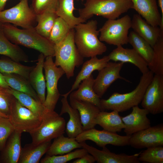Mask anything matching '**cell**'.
<instances>
[{"label":"cell","mask_w":163,"mask_h":163,"mask_svg":"<svg viewBox=\"0 0 163 163\" xmlns=\"http://www.w3.org/2000/svg\"><path fill=\"white\" fill-rule=\"evenodd\" d=\"M53 57H45L43 69L45 73L47 95L43 105L48 110H54L60 94L58 88V82L60 78L65 74L60 67L56 65Z\"/></svg>","instance_id":"cell-10"},{"label":"cell","mask_w":163,"mask_h":163,"mask_svg":"<svg viewBox=\"0 0 163 163\" xmlns=\"http://www.w3.org/2000/svg\"><path fill=\"white\" fill-rule=\"evenodd\" d=\"M87 153L86 149L82 148L59 156L46 155L40 162L41 163H66L72 160L80 158Z\"/></svg>","instance_id":"cell-38"},{"label":"cell","mask_w":163,"mask_h":163,"mask_svg":"<svg viewBox=\"0 0 163 163\" xmlns=\"http://www.w3.org/2000/svg\"><path fill=\"white\" fill-rule=\"evenodd\" d=\"M78 9L79 17L86 21L94 15L107 19H116L133 8L131 0H86Z\"/></svg>","instance_id":"cell-4"},{"label":"cell","mask_w":163,"mask_h":163,"mask_svg":"<svg viewBox=\"0 0 163 163\" xmlns=\"http://www.w3.org/2000/svg\"><path fill=\"white\" fill-rule=\"evenodd\" d=\"M132 108V111L129 114L122 117L124 125V131L128 136H131L151 126L150 120L147 117L149 113L147 110L140 108L138 105Z\"/></svg>","instance_id":"cell-16"},{"label":"cell","mask_w":163,"mask_h":163,"mask_svg":"<svg viewBox=\"0 0 163 163\" xmlns=\"http://www.w3.org/2000/svg\"><path fill=\"white\" fill-rule=\"evenodd\" d=\"M2 26L5 35L13 43L36 50L45 57L54 56V45L37 33L35 27L20 29L8 23H2Z\"/></svg>","instance_id":"cell-1"},{"label":"cell","mask_w":163,"mask_h":163,"mask_svg":"<svg viewBox=\"0 0 163 163\" xmlns=\"http://www.w3.org/2000/svg\"><path fill=\"white\" fill-rule=\"evenodd\" d=\"M154 74L149 70L143 74L136 88L126 93L114 92L107 99L100 101L101 111L116 110L122 112L127 110L141 103L145 91L150 83Z\"/></svg>","instance_id":"cell-3"},{"label":"cell","mask_w":163,"mask_h":163,"mask_svg":"<svg viewBox=\"0 0 163 163\" xmlns=\"http://www.w3.org/2000/svg\"><path fill=\"white\" fill-rule=\"evenodd\" d=\"M131 26V19L128 15L117 19H108L99 30V39L117 46L127 44Z\"/></svg>","instance_id":"cell-7"},{"label":"cell","mask_w":163,"mask_h":163,"mask_svg":"<svg viewBox=\"0 0 163 163\" xmlns=\"http://www.w3.org/2000/svg\"><path fill=\"white\" fill-rule=\"evenodd\" d=\"M74 28L71 29L62 41L54 45V62L56 66L62 68L68 79L73 76L75 68L78 67L83 62L84 58L74 42Z\"/></svg>","instance_id":"cell-5"},{"label":"cell","mask_w":163,"mask_h":163,"mask_svg":"<svg viewBox=\"0 0 163 163\" xmlns=\"http://www.w3.org/2000/svg\"><path fill=\"white\" fill-rule=\"evenodd\" d=\"M119 113L116 110L110 112L101 111L96 117L95 123L107 131L116 133L120 132L124 129V125Z\"/></svg>","instance_id":"cell-28"},{"label":"cell","mask_w":163,"mask_h":163,"mask_svg":"<svg viewBox=\"0 0 163 163\" xmlns=\"http://www.w3.org/2000/svg\"><path fill=\"white\" fill-rule=\"evenodd\" d=\"M8 0H0V11L4 10V9Z\"/></svg>","instance_id":"cell-46"},{"label":"cell","mask_w":163,"mask_h":163,"mask_svg":"<svg viewBox=\"0 0 163 163\" xmlns=\"http://www.w3.org/2000/svg\"><path fill=\"white\" fill-rule=\"evenodd\" d=\"M14 130L8 118L0 117V151L3 149L8 138Z\"/></svg>","instance_id":"cell-40"},{"label":"cell","mask_w":163,"mask_h":163,"mask_svg":"<svg viewBox=\"0 0 163 163\" xmlns=\"http://www.w3.org/2000/svg\"><path fill=\"white\" fill-rule=\"evenodd\" d=\"M68 92L62 95V107L59 115L67 113L69 119L66 126L65 131L68 137L75 138L84 130L81 123L80 116L78 110L72 107L69 103L67 97Z\"/></svg>","instance_id":"cell-20"},{"label":"cell","mask_w":163,"mask_h":163,"mask_svg":"<svg viewBox=\"0 0 163 163\" xmlns=\"http://www.w3.org/2000/svg\"><path fill=\"white\" fill-rule=\"evenodd\" d=\"M110 60L108 55L104 56L100 59L95 56L84 62L71 90L68 92L70 94L77 89L82 80L91 75L94 71L101 70L107 65Z\"/></svg>","instance_id":"cell-24"},{"label":"cell","mask_w":163,"mask_h":163,"mask_svg":"<svg viewBox=\"0 0 163 163\" xmlns=\"http://www.w3.org/2000/svg\"><path fill=\"white\" fill-rule=\"evenodd\" d=\"M8 88L0 86V112L8 117L15 97Z\"/></svg>","instance_id":"cell-41"},{"label":"cell","mask_w":163,"mask_h":163,"mask_svg":"<svg viewBox=\"0 0 163 163\" xmlns=\"http://www.w3.org/2000/svg\"><path fill=\"white\" fill-rule=\"evenodd\" d=\"M85 23L74 28V40L78 52L83 58L102 55L106 51L107 47L98 38L100 32L97 21L91 20Z\"/></svg>","instance_id":"cell-2"},{"label":"cell","mask_w":163,"mask_h":163,"mask_svg":"<svg viewBox=\"0 0 163 163\" xmlns=\"http://www.w3.org/2000/svg\"><path fill=\"white\" fill-rule=\"evenodd\" d=\"M139 161L150 163H163V147L158 146L147 148L140 152Z\"/></svg>","instance_id":"cell-39"},{"label":"cell","mask_w":163,"mask_h":163,"mask_svg":"<svg viewBox=\"0 0 163 163\" xmlns=\"http://www.w3.org/2000/svg\"><path fill=\"white\" fill-rule=\"evenodd\" d=\"M81 148L82 146L75 138L66 137L63 134L54 139L46 154L49 156L62 155Z\"/></svg>","instance_id":"cell-29"},{"label":"cell","mask_w":163,"mask_h":163,"mask_svg":"<svg viewBox=\"0 0 163 163\" xmlns=\"http://www.w3.org/2000/svg\"><path fill=\"white\" fill-rule=\"evenodd\" d=\"M8 90L22 105L42 118L48 110L40 101L27 94L15 90L10 87L8 88Z\"/></svg>","instance_id":"cell-32"},{"label":"cell","mask_w":163,"mask_h":163,"mask_svg":"<svg viewBox=\"0 0 163 163\" xmlns=\"http://www.w3.org/2000/svg\"><path fill=\"white\" fill-rule=\"evenodd\" d=\"M58 0H32L31 8L37 14L46 10L56 9Z\"/></svg>","instance_id":"cell-42"},{"label":"cell","mask_w":163,"mask_h":163,"mask_svg":"<svg viewBox=\"0 0 163 163\" xmlns=\"http://www.w3.org/2000/svg\"><path fill=\"white\" fill-rule=\"evenodd\" d=\"M8 118L15 130L29 133L40 124L42 118L22 105L15 97Z\"/></svg>","instance_id":"cell-9"},{"label":"cell","mask_w":163,"mask_h":163,"mask_svg":"<svg viewBox=\"0 0 163 163\" xmlns=\"http://www.w3.org/2000/svg\"><path fill=\"white\" fill-rule=\"evenodd\" d=\"M51 141L38 144L32 143L22 147L18 163H38L41 158L48 149Z\"/></svg>","instance_id":"cell-26"},{"label":"cell","mask_w":163,"mask_h":163,"mask_svg":"<svg viewBox=\"0 0 163 163\" xmlns=\"http://www.w3.org/2000/svg\"><path fill=\"white\" fill-rule=\"evenodd\" d=\"M133 31L148 42L153 47L160 37L163 35V30L159 27L149 24L138 14H134L131 19V26Z\"/></svg>","instance_id":"cell-19"},{"label":"cell","mask_w":163,"mask_h":163,"mask_svg":"<svg viewBox=\"0 0 163 163\" xmlns=\"http://www.w3.org/2000/svg\"><path fill=\"white\" fill-rule=\"evenodd\" d=\"M22 133L14 130L10 135L5 147L1 151V160L5 163H18L22 147L21 138Z\"/></svg>","instance_id":"cell-25"},{"label":"cell","mask_w":163,"mask_h":163,"mask_svg":"<svg viewBox=\"0 0 163 163\" xmlns=\"http://www.w3.org/2000/svg\"><path fill=\"white\" fill-rule=\"evenodd\" d=\"M94 79L92 74L82 81L75 91L69 94V97L78 101L92 104L101 110L100 97L95 92L93 87Z\"/></svg>","instance_id":"cell-22"},{"label":"cell","mask_w":163,"mask_h":163,"mask_svg":"<svg viewBox=\"0 0 163 163\" xmlns=\"http://www.w3.org/2000/svg\"><path fill=\"white\" fill-rule=\"evenodd\" d=\"M28 0H21L14 6L0 11V22L8 23L23 29L34 27L37 14L28 4Z\"/></svg>","instance_id":"cell-8"},{"label":"cell","mask_w":163,"mask_h":163,"mask_svg":"<svg viewBox=\"0 0 163 163\" xmlns=\"http://www.w3.org/2000/svg\"><path fill=\"white\" fill-rule=\"evenodd\" d=\"M152 48L153 54L150 62L148 64L149 69L155 75H163V35Z\"/></svg>","instance_id":"cell-36"},{"label":"cell","mask_w":163,"mask_h":163,"mask_svg":"<svg viewBox=\"0 0 163 163\" xmlns=\"http://www.w3.org/2000/svg\"><path fill=\"white\" fill-rule=\"evenodd\" d=\"M158 6L161 10V14L162 24L163 25V0H157Z\"/></svg>","instance_id":"cell-45"},{"label":"cell","mask_w":163,"mask_h":163,"mask_svg":"<svg viewBox=\"0 0 163 163\" xmlns=\"http://www.w3.org/2000/svg\"><path fill=\"white\" fill-rule=\"evenodd\" d=\"M133 8L149 24L159 27L163 30L161 16L157 5V0H131Z\"/></svg>","instance_id":"cell-17"},{"label":"cell","mask_w":163,"mask_h":163,"mask_svg":"<svg viewBox=\"0 0 163 163\" xmlns=\"http://www.w3.org/2000/svg\"><path fill=\"white\" fill-rule=\"evenodd\" d=\"M128 43L148 64L150 62L153 56V49L148 42L133 31L128 35Z\"/></svg>","instance_id":"cell-34"},{"label":"cell","mask_w":163,"mask_h":163,"mask_svg":"<svg viewBox=\"0 0 163 163\" xmlns=\"http://www.w3.org/2000/svg\"><path fill=\"white\" fill-rule=\"evenodd\" d=\"M66 127L65 119L54 110H48L42 118L40 125L29 133L32 143L38 144L51 141L63 134Z\"/></svg>","instance_id":"cell-6"},{"label":"cell","mask_w":163,"mask_h":163,"mask_svg":"<svg viewBox=\"0 0 163 163\" xmlns=\"http://www.w3.org/2000/svg\"><path fill=\"white\" fill-rule=\"evenodd\" d=\"M2 74L5 81L11 88L27 94L39 101L37 93L28 79L17 74Z\"/></svg>","instance_id":"cell-31"},{"label":"cell","mask_w":163,"mask_h":163,"mask_svg":"<svg viewBox=\"0 0 163 163\" xmlns=\"http://www.w3.org/2000/svg\"><path fill=\"white\" fill-rule=\"evenodd\" d=\"M110 60L124 63L129 62L136 66L142 74L149 71L145 60L133 48H125L122 46H117L108 55Z\"/></svg>","instance_id":"cell-18"},{"label":"cell","mask_w":163,"mask_h":163,"mask_svg":"<svg viewBox=\"0 0 163 163\" xmlns=\"http://www.w3.org/2000/svg\"><path fill=\"white\" fill-rule=\"evenodd\" d=\"M96 161L94 157L88 153L82 157L77 158L72 163H93Z\"/></svg>","instance_id":"cell-43"},{"label":"cell","mask_w":163,"mask_h":163,"mask_svg":"<svg viewBox=\"0 0 163 163\" xmlns=\"http://www.w3.org/2000/svg\"><path fill=\"white\" fill-rule=\"evenodd\" d=\"M0 86L5 88H8L10 87L5 81L2 74L0 72Z\"/></svg>","instance_id":"cell-44"},{"label":"cell","mask_w":163,"mask_h":163,"mask_svg":"<svg viewBox=\"0 0 163 163\" xmlns=\"http://www.w3.org/2000/svg\"><path fill=\"white\" fill-rule=\"evenodd\" d=\"M130 136H121L116 133L104 129L98 130L94 128L84 130L75 138L79 142L87 140L92 141L98 146L103 148L108 144L119 146L129 145Z\"/></svg>","instance_id":"cell-11"},{"label":"cell","mask_w":163,"mask_h":163,"mask_svg":"<svg viewBox=\"0 0 163 163\" xmlns=\"http://www.w3.org/2000/svg\"><path fill=\"white\" fill-rule=\"evenodd\" d=\"M58 17L56 9H49L37 14L36 31L42 36L48 39L55 21Z\"/></svg>","instance_id":"cell-33"},{"label":"cell","mask_w":163,"mask_h":163,"mask_svg":"<svg viewBox=\"0 0 163 163\" xmlns=\"http://www.w3.org/2000/svg\"><path fill=\"white\" fill-rule=\"evenodd\" d=\"M71 29L64 20L58 17L54 23L48 39L54 45L57 44L66 37Z\"/></svg>","instance_id":"cell-37"},{"label":"cell","mask_w":163,"mask_h":163,"mask_svg":"<svg viewBox=\"0 0 163 163\" xmlns=\"http://www.w3.org/2000/svg\"><path fill=\"white\" fill-rule=\"evenodd\" d=\"M70 104L79 113L83 130L94 127L97 116L101 111L97 107L90 103L69 98Z\"/></svg>","instance_id":"cell-21"},{"label":"cell","mask_w":163,"mask_h":163,"mask_svg":"<svg viewBox=\"0 0 163 163\" xmlns=\"http://www.w3.org/2000/svg\"><path fill=\"white\" fill-rule=\"evenodd\" d=\"M124 63L109 62L107 65L99 71L95 79L93 88L96 94L100 98L106 92L110 85L119 79L129 81L120 75V72Z\"/></svg>","instance_id":"cell-14"},{"label":"cell","mask_w":163,"mask_h":163,"mask_svg":"<svg viewBox=\"0 0 163 163\" xmlns=\"http://www.w3.org/2000/svg\"><path fill=\"white\" fill-rule=\"evenodd\" d=\"M141 105L153 115L163 112V75H155L147 88Z\"/></svg>","instance_id":"cell-12"},{"label":"cell","mask_w":163,"mask_h":163,"mask_svg":"<svg viewBox=\"0 0 163 163\" xmlns=\"http://www.w3.org/2000/svg\"><path fill=\"white\" fill-rule=\"evenodd\" d=\"M82 145L88 153L92 155L98 163H139L138 157L140 152L133 155L122 153L116 154L111 152L106 146L102 150L83 142Z\"/></svg>","instance_id":"cell-15"},{"label":"cell","mask_w":163,"mask_h":163,"mask_svg":"<svg viewBox=\"0 0 163 163\" xmlns=\"http://www.w3.org/2000/svg\"><path fill=\"white\" fill-rule=\"evenodd\" d=\"M45 58V56L42 53L39 55L36 65L30 72L28 79L37 93L39 101L43 104L46 97V82L43 72Z\"/></svg>","instance_id":"cell-23"},{"label":"cell","mask_w":163,"mask_h":163,"mask_svg":"<svg viewBox=\"0 0 163 163\" xmlns=\"http://www.w3.org/2000/svg\"><path fill=\"white\" fill-rule=\"evenodd\" d=\"M0 55L5 56L11 59L18 62H27L28 56L17 45L10 41L5 35L2 23L0 22Z\"/></svg>","instance_id":"cell-27"},{"label":"cell","mask_w":163,"mask_h":163,"mask_svg":"<svg viewBox=\"0 0 163 163\" xmlns=\"http://www.w3.org/2000/svg\"><path fill=\"white\" fill-rule=\"evenodd\" d=\"M129 145L141 149L163 146V124L161 123L139 131L132 135Z\"/></svg>","instance_id":"cell-13"},{"label":"cell","mask_w":163,"mask_h":163,"mask_svg":"<svg viewBox=\"0 0 163 163\" xmlns=\"http://www.w3.org/2000/svg\"><path fill=\"white\" fill-rule=\"evenodd\" d=\"M34 67L24 66L11 59H0V72L2 73L17 74L28 80Z\"/></svg>","instance_id":"cell-35"},{"label":"cell","mask_w":163,"mask_h":163,"mask_svg":"<svg viewBox=\"0 0 163 163\" xmlns=\"http://www.w3.org/2000/svg\"><path fill=\"white\" fill-rule=\"evenodd\" d=\"M83 2L84 0H80ZM74 0H58L56 12L58 17L64 20L72 29L76 25L86 22L80 17H75L73 11L75 9Z\"/></svg>","instance_id":"cell-30"},{"label":"cell","mask_w":163,"mask_h":163,"mask_svg":"<svg viewBox=\"0 0 163 163\" xmlns=\"http://www.w3.org/2000/svg\"><path fill=\"white\" fill-rule=\"evenodd\" d=\"M0 117L8 118V116L0 112Z\"/></svg>","instance_id":"cell-47"}]
</instances>
